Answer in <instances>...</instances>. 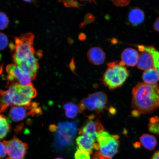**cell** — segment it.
<instances>
[{
  "mask_svg": "<svg viewBox=\"0 0 159 159\" xmlns=\"http://www.w3.org/2000/svg\"><path fill=\"white\" fill-rule=\"evenodd\" d=\"M159 100V85L138 83L132 91V115L136 117L152 112L158 106Z\"/></svg>",
  "mask_w": 159,
  "mask_h": 159,
  "instance_id": "obj_1",
  "label": "cell"
},
{
  "mask_svg": "<svg viewBox=\"0 0 159 159\" xmlns=\"http://www.w3.org/2000/svg\"><path fill=\"white\" fill-rule=\"evenodd\" d=\"M5 93L10 106L28 105L37 94V91L32 83L25 85L13 83L5 91Z\"/></svg>",
  "mask_w": 159,
  "mask_h": 159,
  "instance_id": "obj_2",
  "label": "cell"
},
{
  "mask_svg": "<svg viewBox=\"0 0 159 159\" xmlns=\"http://www.w3.org/2000/svg\"><path fill=\"white\" fill-rule=\"evenodd\" d=\"M34 35L29 33L19 37H15V44L10 43V48L14 52L12 58L14 64L37 55L34 46Z\"/></svg>",
  "mask_w": 159,
  "mask_h": 159,
  "instance_id": "obj_3",
  "label": "cell"
},
{
  "mask_svg": "<svg viewBox=\"0 0 159 159\" xmlns=\"http://www.w3.org/2000/svg\"><path fill=\"white\" fill-rule=\"evenodd\" d=\"M125 65L122 61L109 63L108 68L103 75L102 80L103 84L110 89L122 86L129 75Z\"/></svg>",
  "mask_w": 159,
  "mask_h": 159,
  "instance_id": "obj_4",
  "label": "cell"
},
{
  "mask_svg": "<svg viewBox=\"0 0 159 159\" xmlns=\"http://www.w3.org/2000/svg\"><path fill=\"white\" fill-rule=\"evenodd\" d=\"M118 135H113L104 131L97 135L99 154L107 159H112L118 152L120 142Z\"/></svg>",
  "mask_w": 159,
  "mask_h": 159,
  "instance_id": "obj_5",
  "label": "cell"
},
{
  "mask_svg": "<svg viewBox=\"0 0 159 159\" xmlns=\"http://www.w3.org/2000/svg\"><path fill=\"white\" fill-rule=\"evenodd\" d=\"M107 101L108 97L102 91L89 94L88 97L81 101L79 105L80 113L87 111L100 114L106 108Z\"/></svg>",
  "mask_w": 159,
  "mask_h": 159,
  "instance_id": "obj_6",
  "label": "cell"
},
{
  "mask_svg": "<svg viewBox=\"0 0 159 159\" xmlns=\"http://www.w3.org/2000/svg\"><path fill=\"white\" fill-rule=\"evenodd\" d=\"M41 109L37 103H30L25 106H13L10 109L9 116L14 122H19L30 115L41 114Z\"/></svg>",
  "mask_w": 159,
  "mask_h": 159,
  "instance_id": "obj_7",
  "label": "cell"
},
{
  "mask_svg": "<svg viewBox=\"0 0 159 159\" xmlns=\"http://www.w3.org/2000/svg\"><path fill=\"white\" fill-rule=\"evenodd\" d=\"M7 149V155L11 159H25L28 148L25 143L14 137L9 141L3 142Z\"/></svg>",
  "mask_w": 159,
  "mask_h": 159,
  "instance_id": "obj_8",
  "label": "cell"
},
{
  "mask_svg": "<svg viewBox=\"0 0 159 159\" xmlns=\"http://www.w3.org/2000/svg\"><path fill=\"white\" fill-rule=\"evenodd\" d=\"M8 80L20 84L25 85L31 84L33 80L31 75L15 64H9L6 67Z\"/></svg>",
  "mask_w": 159,
  "mask_h": 159,
  "instance_id": "obj_9",
  "label": "cell"
},
{
  "mask_svg": "<svg viewBox=\"0 0 159 159\" xmlns=\"http://www.w3.org/2000/svg\"><path fill=\"white\" fill-rule=\"evenodd\" d=\"M104 130V126L98 119L95 121L89 119L80 130L79 134L85 135L97 142V135Z\"/></svg>",
  "mask_w": 159,
  "mask_h": 159,
  "instance_id": "obj_10",
  "label": "cell"
},
{
  "mask_svg": "<svg viewBox=\"0 0 159 159\" xmlns=\"http://www.w3.org/2000/svg\"><path fill=\"white\" fill-rule=\"evenodd\" d=\"M76 142L79 148L84 149L90 154L93 153V150H98L97 143L85 135L81 134L77 137Z\"/></svg>",
  "mask_w": 159,
  "mask_h": 159,
  "instance_id": "obj_11",
  "label": "cell"
},
{
  "mask_svg": "<svg viewBox=\"0 0 159 159\" xmlns=\"http://www.w3.org/2000/svg\"><path fill=\"white\" fill-rule=\"evenodd\" d=\"M141 52L139 55L137 66L142 70L154 68L153 59L150 53L148 52L141 50Z\"/></svg>",
  "mask_w": 159,
  "mask_h": 159,
  "instance_id": "obj_12",
  "label": "cell"
},
{
  "mask_svg": "<svg viewBox=\"0 0 159 159\" xmlns=\"http://www.w3.org/2000/svg\"><path fill=\"white\" fill-rule=\"evenodd\" d=\"M87 56L89 61L94 65H101L104 62L105 53L100 48L93 47L90 48L87 52Z\"/></svg>",
  "mask_w": 159,
  "mask_h": 159,
  "instance_id": "obj_13",
  "label": "cell"
},
{
  "mask_svg": "<svg viewBox=\"0 0 159 159\" xmlns=\"http://www.w3.org/2000/svg\"><path fill=\"white\" fill-rule=\"evenodd\" d=\"M138 52L132 48L125 49L121 54L122 61L127 66L133 67L137 65L139 58Z\"/></svg>",
  "mask_w": 159,
  "mask_h": 159,
  "instance_id": "obj_14",
  "label": "cell"
},
{
  "mask_svg": "<svg viewBox=\"0 0 159 159\" xmlns=\"http://www.w3.org/2000/svg\"><path fill=\"white\" fill-rule=\"evenodd\" d=\"M128 19L129 23L133 26L140 25L145 19L144 12L139 8H134L129 12Z\"/></svg>",
  "mask_w": 159,
  "mask_h": 159,
  "instance_id": "obj_15",
  "label": "cell"
},
{
  "mask_svg": "<svg viewBox=\"0 0 159 159\" xmlns=\"http://www.w3.org/2000/svg\"><path fill=\"white\" fill-rule=\"evenodd\" d=\"M142 79L147 84H157L159 80V75L156 70L153 68L145 70L143 73Z\"/></svg>",
  "mask_w": 159,
  "mask_h": 159,
  "instance_id": "obj_16",
  "label": "cell"
},
{
  "mask_svg": "<svg viewBox=\"0 0 159 159\" xmlns=\"http://www.w3.org/2000/svg\"><path fill=\"white\" fill-rule=\"evenodd\" d=\"M141 144L147 150L152 151L156 148L157 144V139L152 135L144 134L140 137Z\"/></svg>",
  "mask_w": 159,
  "mask_h": 159,
  "instance_id": "obj_17",
  "label": "cell"
},
{
  "mask_svg": "<svg viewBox=\"0 0 159 159\" xmlns=\"http://www.w3.org/2000/svg\"><path fill=\"white\" fill-rule=\"evenodd\" d=\"M138 47L139 50H144L152 55L154 61V68L158 71L159 75V52L153 46L140 45Z\"/></svg>",
  "mask_w": 159,
  "mask_h": 159,
  "instance_id": "obj_18",
  "label": "cell"
},
{
  "mask_svg": "<svg viewBox=\"0 0 159 159\" xmlns=\"http://www.w3.org/2000/svg\"><path fill=\"white\" fill-rule=\"evenodd\" d=\"M63 108L65 111L66 115L69 118H75L78 113L80 112L79 105L72 102L66 103L63 105Z\"/></svg>",
  "mask_w": 159,
  "mask_h": 159,
  "instance_id": "obj_19",
  "label": "cell"
},
{
  "mask_svg": "<svg viewBox=\"0 0 159 159\" xmlns=\"http://www.w3.org/2000/svg\"><path fill=\"white\" fill-rule=\"evenodd\" d=\"M10 129L11 126L7 119L3 115H0V140L7 136Z\"/></svg>",
  "mask_w": 159,
  "mask_h": 159,
  "instance_id": "obj_20",
  "label": "cell"
},
{
  "mask_svg": "<svg viewBox=\"0 0 159 159\" xmlns=\"http://www.w3.org/2000/svg\"><path fill=\"white\" fill-rule=\"evenodd\" d=\"M150 132L159 136V118L154 117L150 119L148 125Z\"/></svg>",
  "mask_w": 159,
  "mask_h": 159,
  "instance_id": "obj_21",
  "label": "cell"
},
{
  "mask_svg": "<svg viewBox=\"0 0 159 159\" xmlns=\"http://www.w3.org/2000/svg\"><path fill=\"white\" fill-rule=\"evenodd\" d=\"M89 153L84 149L77 148L75 155V159H91Z\"/></svg>",
  "mask_w": 159,
  "mask_h": 159,
  "instance_id": "obj_22",
  "label": "cell"
},
{
  "mask_svg": "<svg viewBox=\"0 0 159 159\" xmlns=\"http://www.w3.org/2000/svg\"><path fill=\"white\" fill-rule=\"evenodd\" d=\"M9 20L5 14L0 12V30H4L9 25Z\"/></svg>",
  "mask_w": 159,
  "mask_h": 159,
  "instance_id": "obj_23",
  "label": "cell"
},
{
  "mask_svg": "<svg viewBox=\"0 0 159 159\" xmlns=\"http://www.w3.org/2000/svg\"><path fill=\"white\" fill-rule=\"evenodd\" d=\"M8 44L7 37L4 34L0 33V51L4 49Z\"/></svg>",
  "mask_w": 159,
  "mask_h": 159,
  "instance_id": "obj_24",
  "label": "cell"
},
{
  "mask_svg": "<svg viewBox=\"0 0 159 159\" xmlns=\"http://www.w3.org/2000/svg\"><path fill=\"white\" fill-rule=\"evenodd\" d=\"M7 155V148L4 143L0 142V159L4 158Z\"/></svg>",
  "mask_w": 159,
  "mask_h": 159,
  "instance_id": "obj_25",
  "label": "cell"
},
{
  "mask_svg": "<svg viewBox=\"0 0 159 159\" xmlns=\"http://www.w3.org/2000/svg\"><path fill=\"white\" fill-rule=\"evenodd\" d=\"M114 4L118 6H126L130 2V1H113Z\"/></svg>",
  "mask_w": 159,
  "mask_h": 159,
  "instance_id": "obj_26",
  "label": "cell"
},
{
  "mask_svg": "<svg viewBox=\"0 0 159 159\" xmlns=\"http://www.w3.org/2000/svg\"><path fill=\"white\" fill-rule=\"evenodd\" d=\"M63 3L66 7H74V6H77V4L76 3H74V1H63Z\"/></svg>",
  "mask_w": 159,
  "mask_h": 159,
  "instance_id": "obj_27",
  "label": "cell"
},
{
  "mask_svg": "<svg viewBox=\"0 0 159 159\" xmlns=\"http://www.w3.org/2000/svg\"><path fill=\"white\" fill-rule=\"evenodd\" d=\"M153 27L155 30L159 32V17H158V18L156 19V21H155L154 23Z\"/></svg>",
  "mask_w": 159,
  "mask_h": 159,
  "instance_id": "obj_28",
  "label": "cell"
},
{
  "mask_svg": "<svg viewBox=\"0 0 159 159\" xmlns=\"http://www.w3.org/2000/svg\"><path fill=\"white\" fill-rule=\"evenodd\" d=\"M92 159H107L101 156L98 152L95 153Z\"/></svg>",
  "mask_w": 159,
  "mask_h": 159,
  "instance_id": "obj_29",
  "label": "cell"
},
{
  "mask_svg": "<svg viewBox=\"0 0 159 159\" xmlns=\"http://www.w3.org/2000/svg\"><path fill=\"white\" fill-rule=\"evenodd\" d=\"M150 159H159V150L155 152Z\"/></svg>",
  "mask_w": 159,
  "mask_h": 159,
  "instance_id": "obj_30",
  "label": "cell"
},
{
  "mask_svg": "<svg viewBox=\"0 0 159 159\" xmlns=\"http://www.w3.org/2000/svg\"><path fill=\"white\" fill-rule=\"evenodd\" d=\"M54 159H63V158H61L58 157V158H55Z\"/></svg>",
  "mask_w": 159,
  "mask_h": 159,
  "instance_id": "obj_31",
  "label": "cell"
},
{
  "mask_svg": "<svg viewBox=\"0 0 159 159\" xmlns=\"http://www.w3.org/2000/svg\"><path fill=\"white\" fill-rule=\"evenodd\" d=\"M6 159H11V158H8Z\"/></svg>",
  "mask_w": 159,
  "mask_h": 159,
  "instance_id": "obj_32",
  "label": "cell"
},
{
  "mask_svg": "<svg viewBox=\"0 0 159 159\" xmlns=\"http://www.w3.org/2000/svg\"><path fill=\"white\" fill-rule=\"evenodd\" d=\"M158 106L159 107V102H158Z\"/></svg>",
  "mask_w": 159,
  "mask_h": 159,
  "instance_id": "obj_33",
  "label": "cell"
}]
</instances>
